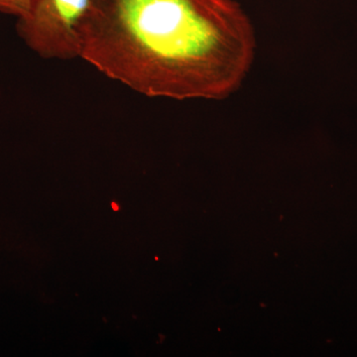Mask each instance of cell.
Wrapping results in <instances>:
<instances>
[{"instance_id":"4","label":"cell","mask_w":357,"mask_h":357,"mask_svg":"<svg viewBox=\"0 0 357 357\" xmlns=\"http://www.w3.org/2000/svg\"><path fill=\"white\" fill-rule=\"evenodd\" d=\"M112 208L114 211H119V206L116 203H112Z\"/></svg>"},{"instance_id":"1","label":"cell","mask_w":357,"mask_h":357,"mask_svg":"<svg viewBox=\"0 0 357 357\" xmlns=\"http://www.w3.org/2000/svg\"><path fill=\"white\" fill-rule=\"evenodd\" d=\"M256 46L236 0H89L79 58L150 98L222 100L241 88Z\"/></svg>"},{"instance_id":"2","label":"cell","mask_w":357,"mask_h":357,"mask_svg":"<svg viewBox=\"0 0 357 357\" xmlns=\"http://www.w3.org/2000/svg\"><path fill=\"white\" fill-rule=\"evenodd\" d=\"M89 7V0H32L28 13L18 18V34L42 58L79 57Z\"/></svg>"},{"instance_id":"3","label":"cell","mask_w":357,"mask_h":357,"mask_svg":"<svg viewBox=\"0 0 357 357\" xmlns=\"http://www.w3.org/2000/svg\"><path fill=\"white\" fill-rule=\"evenodd\" d=\"M32 0H0V11L22 17L29 10Z\"/></svg>"}]
</instances>
